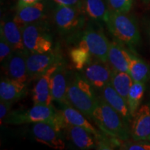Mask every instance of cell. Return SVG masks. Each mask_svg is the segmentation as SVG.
Masks as SVG:
<instances>
[{
	"mask_svg": "<svg viewBox=\"0 0 150 150\" xmlns=\"http://www.w3.org/2000/svg\"><path fill=\"white\" fill-rule=\"evenodd\" d=\"M39 122L50 123L58 131H64L67 122L60 110H56L53 106L34 104L29 109H17L11 110L4 120L3 123L6 125H24Z\"/></svg>",
	"mask_w": 150,
	"mask_h": 150,
	"instance_id": "cell-1",
	"label": "cell"
},
{
	"mask_svg": "<svg viewBox=\"0 0 150 150\" xmlns=\"http://www.w3.org/2000/svg\"><path fill=\"white\" fill-rule=\"evenodd\" d=\"M92 119L106 136L125 142L131 136L130 127L102 97H98Z\"/></svg>",
	"mask_w": 150,
	"mask_h": 150,
	"instance_id": "cell-2",
	"label": "cell"
},
{
	"mask_svg": "<svg viewBox=\"0 0 150 150\" xmlns=\"http://www.w3.org/2000/svg\"><path fill=\"white\" fill-rule=\"evenodd\" d=\"M67 99L70 106L91 118L98 97L95 89L81 73L69 72Z\"/></svg>",
	"mask_w": 150,
	"mask_h": 150,
	"instance_id": "cell-3",
	"label": "cell"
},
{
	"mask_svg": "<svg viewBox=\"0 0 150 150\" xmlns=\"http://www.w3.org/2000/svg\"><path fill=\"white\" fill-rule=\"evenodd\" d=\"M114 39L134 51L141 42V35L136 19L128 13H120L110 10L105 22Z\"/></svg>",
	"mask_w": 150,
	"mask_h": 150,
	"instance_id": "cell-4",
	"label": "cell"
},
{
	"mask_svg": "<svg viewBox=\"0 0 150 150\" xmlns=\"http://www.w3.org/2000/svg\"><path fill=\"white\" fill-rule=\"evenodd\" d=\"M86 18L83 7L56 6L53 13L54 23L58 31L69 40H72L82 31Z\"/></svg>",
	"mask_w": 150,
	"mask_h": 150,
	"instance_id": "cell-5",
	"label": "cell"
},
{
	"mask_svg": "<svg viewBox=\"0 0 150 150\" xmlns=\"http://www.w3.org/2000/svg\"><path fill=\"white\" fill-rule=\"evenodd\" d=\"M23 42L29 53H45L53 50L50 24L45 19L21 27Z\"/></svg>",
	"mask_w": 150,
	"mask_h": 150,
	"instance_id": "cell-6",
	"label": "cell"
},
{
	"mask_svg": "<svg viewBox=\"0 0 150 150\" xmlns=\"http://www.w3.org/2000/svg\"><path fill=\"white\" fill-rule=\"evenodd\" d=\"M72 39H77V45L87 48L95 59L108 63L110 42L102 29L91 24Z\"/></svg>",
	"mask_w": 150,
	"mask_h": 150,
	"instance_id": "cell-7",
	"label": "cell"
},
{
	"mask_svg": "<svg viewBox=\"0 0 150 150\" xmlns=\"http://www.w3.org/2000/svg\"><path fill=\"white\" fill-rule=\"evenodd\" d=\"M61 54L57 49L45 53H29L27 67L29 81L36 80L54 64L61 60Z\"/></svg>",
	"mask_w": 150,
	"mask_h": 150,
	"instance_id": "cell-8",
	"label": "cell"
},
{
	"mask_svg": "<svg viewBox=\"0 0 150 150\" xmlns=\"http://www.w3.org/2000/svg\"><path fill=\"white\" fill-rule=\"evenodd\" d=\"M31 133L37 142L54 149H65V143L61 132L51 124L47 122H39L31 124Z\"/></svg>",
	"mask_w": 150,
	"mask_h": 150,
	"instance_id": "cell-9",
	"label": "cell"
},
{
	"mask_svg": "<svg viewBox=\"0 0 150 150\" xmlns=\"http://www.w3.org/2000/svg\"><path fill=\"white\" fill-rule=\"evenodd\" d=\"M81 72L82 76L95 89L101 91L110 83L112 68L108 65V63L96 59L91 61Z\"/></svg>",
	"mask_w": 150,
	"mask_h": 150,
	"instance_id": "cell-10",
	"label": "cell"
},
{
	"mask_svg": "<svg viewBox=\"0 0 150 150\" xmlns=\"http://www.w3.org/2000/svg\"><path fill=\"white\" fill-rule=\"evenodd\" d=\"M69 71L65 61L62 59L51 77V94L52 99L61 104L70 105L67 99Z\"/></svg>",
	"mask_w": 150,
	"mask_h": 150,
	"instance_id": "cell-11",
	"label": "cell"
},
{
	"mask_svg": "<svg viewBox=\"0 0 150 150\" xmlns=\"http://www.w3.org/2000/svg\"><path fill=\"white\" fill-rule=\"evenodd\" d=\"M131 136L136 141H150V103L140 106L132 118Z\"/></svg>",
	"mask_w": 150,
	"mask_h": 150,
	"instance_id": "cell-12",
	"label": "cell"
},
{
	"mask_svg": "<svg viewBox=\"0 0 150 150\" xmlns=\"http://www.w3.org/2000/svg\"><path fill=\"white\" fill-rule=\"evenodd\" d=\"M61 60L50 67L36 79V83L33 89V104L52 106L53 99L51 94V77Z\"/></svg>",
	"mask_w": 150,
	"mask_h": 150,
	"instance_id": "cell-13",
	"label": "cell"
},
{
	"mask_svg": "<svg viewBox=\"0 0 150 150\" xmlns=\"http://www.w3.org/2000/svg\"><path fill=\"white\" fill-rule=\"evenodd\" d=\"M27 51H14L2 65L6 76L19 81L29 82L27 67Z\"/></svg>",
	"mask_w": 150,
	"mask_h": 150,
	"instance_id": "cell-14",
	"label": "cell"
},
{
	"mask_svg": "<svg viewBox=\"0 0 150 150\" xmlns=\"http://www.w3.org/2000/svg\"><path fill=\"white\" fill-rule=\"evenodd\" d=\"M28 94L27 83L3 76L0 81V100L14 103L25 98Z\"/></svg>",
	"mask_w": 150,
	"mask_h": 150,
	"instance_id": "cell-15",
	"label": "cell"
},
{
	"mask_svg": "<svg viewBox=\"0 0 150 150\" xmlns=\"http://www.w3.org/2000/svg\"><path fill=\"white\" fill-rule=\"evenodd\" d=\"M67 139L78 149H97V138L91 132L81 127L67 124L65 130Z\"/></svg>",
	"mask_w": 150,
	"mask_h": 150,
	"instance_id": "cell-16",
	"label": "cell"
},
{
	"mask_svg": "<svg viewBox=\"0 0 150 150\" xmlns=\"http://www.w3.org/2000/svg\"><path fill=\"white\" fill-rule=\"evenodd\" d=\"M131 51L133 50L126 48L125 45L119 41L114 40L110 42L108 63L112 70L128 72Z\"/></svg>",
	"mask_w": 150,
	"mask_h": 150,
	"instance_id": "cell-17",
	"label": "cell"
},
{
	"mask_svg": "<svg viewBox=\"0 0 150 150\" xmlns=\"http://www.w3.org/2000/svg\"><path fill=\"white\" fill-rule=\"evenodd\" d=\"M101 97L106 102L120 115L124 120L131 127L132 116L129 111L127 100L113 88L110 83L101 90Z\"/></svg>",
	"mask_w": 150,
	"mask_h": 150,
	"instance_id": "cell-18",
	"label": "cell"
},
{
	"mask_svg": "<svg viewBox=\"0 0 150 150\" xmlns=\"http://www.w3.org/2000/svg\"><path fill=\"white\" fill-rule=\"evenodd\" d=\"M46 6L42 1L17 9L13 20L20 27L45 18Z\"/></svg>",
	"mask_w": 150,
	"mask_h": 150,
	"instance_id": "cell-19",
	"label": "cell"
},
{
	"mask_svg": "<svg viewBox=\"0 0 150 150\" xmlns=\"http://www.w3.org/2000/svg\"><path fill=\"white\" fill-rule=\"evenodd\" d=\"M0 35H3L14 51H27L23 42L21 27L13 20H1Z\"/></svg>",
	"mask_w": 150,
	"mask_h": 150,
	"instance_id": "cell-20",
	"label": "cell"
},
{
	"mask_svg": "<svg viewBox=\"0 0 150 150\" xmlns=\"http://www.w3.org/2000/svg\"><path fill=\"white\" fill-rule=\"evenodd\" d=\"M60 112L67 124L82 127L93 134L97 138L102 136L100 132L87 120L86 116L73 106L70 105H63L61 106Z\"/></svg>",
	"mask_w": 150,
	"mask_h": 150,
	"instance_id": "cell-21",
	"label": "cell"
},
{
	"mask_svg": "<svg viewBox=\"0 0 150 150\" xmlns=\"http://www.w3.org/2000/svg\"><path fill=\"white\" fill-rule=\"evenodd\" d=\"M83 9L86 16L96 22H106L110 8L105 0H83Z\"/></svg>",
	"mask_w": 150,
	"mask_h": 150,
	"instance_id": "cell-22",
	"label": "cell"
},
{
	"mask_svg": "<svg viewBox=\"0 0 150 150\" xmlns=\"http://www.w3.org/2000/svg\"><path fill=\"white\" fill-rule=\"evenodd\" d=\"M129 74L136 82L145 83L150 80V65L131 51L129 63Z\"/></svg>",
	"mask_w": 150,
	"mask_h": 150,
	"instance_id": "cell-23",
	"label": "cell"
},
{
	"mask_svg": "<svg viewBox=\"0 0 150 150\" xmlns=\"http://www.w3.org/2000/svg\"><path fill=\"white\" fill-rule=\"evenodd\" d=\"M130 74L127 72L112 70L110 83L113 88L127 100L129 89L134 83Z\"/></svg>",
	"mask_w": 150,
	"mask_h": 150,
	"instance_id": "cell-24",
	"label": "cell"
},
{
	"mask_svg": "<svg viewBox=\"0 0 150 150\" xmlns=\"http://www.w3.org/2000/svg\"><path fill=\"white\" fill-rule=\"evenodd\" d=\"M145 91V83L142 82L134 81L129 89L127 102L132 118L140 106Z\"/></svg>",
	"mask_w": 150,
	"mask_h": 150,
	"instance_id": "cell-25",
	"label": "cell"
},
{
	"mask_svg": "<svg viewBox=\"0 0 150 150\" xmlns=\"http://www.w3.org/2000/svg\"><path fill=\"white\" fill-rule=\"evenodd\" d=\"M70 59L76 70L81 71L92 61V56L85 47L77 45L71 49L70 52Z\"/></svg>",
	"mask_w": 150,
	"mask_h": 150,
	"instance_id": "cell-26",
	"label": "cell"
},
{
	"mask_svg": "<svg viewBox=\"0 0 150 150\" xmlns=\"http://www.w3.org/2000/svg\"><path fill=\"white\" fill-rule=\"evenodd\" d=\"M110 10L120 13H129L132 8L134 0H107Z\"/></svg>",
	"mask_w": 150,
	"mask_h": 150,
	"instance_id": "cell-27",
	"label": "cell"
},
{
	"mask_svg": "<svg viewBox=\"0 0 150 150\" xmlns=\"http://www.w3.org/2000/svg\"><path fill=\"white\" fill-rule=\"evenodd\" d=\"M13 52V49L10 44L7 42L3 35H0V62L1 66L8 61Z\"/></svg>",
	"mask_w": 150,
	"mask_h": 150,
	"instance_id": "cell-28",
	"label": "cell"
},
{
	"mask_svg": "<svg viewBox=\"0 0 150 150\" xmlns=\"http://www.w3.org/2000/svg\"><path fill=\"white\" fill-rule=\"evenodd\" d=\"M120 149L127 150H150V141H136L133 142H124Z\"/></svg>",
	"mask_w": 150,
	"mask_h": 150,
	"instance_id": "cell-29",
	"label": "cell"
},
{
	"mask_svg": "<svg viewBox=\"0 0 150 150\" xmlns=\"http://www.w3.org/2000/svg\"><path fill=\"white\" fill-rule=\"evenodd\" d=\"M13 103L6 102V101L0 100V121L1 125H2L4 118L11 112V108Z\"/></svg>",
	"mask_w": 150,
	"mask_h": 150,
	"instance_id": "cell-30",
	"label": "cell"
},
{
	"mask_svg": "<svg viewBox=\"0 0 150 150\" xmlns=\"http://www.w3.org/2000/svg\"><path fill=\"white\" fill-rule=\"evenodd\" d=\"M56 6L83 7V0H51Z\"/></svg>",
	"mask_w": 150,
	"mask_h": 150,
	"instance_id": "cell-31",
	"label": "cell"
},
{
	"mask_svg": "<svg viewBox=\"0 0 150 150\" xmlns=\"http://www.w3.org/2000/svg\"><path fill=\"white\" fill-rule=\"evenodd\" d=\"M41 1H43V0H18V4H17V9Z\"/></svg>",
	"mask_w": 150,
	"mask_h": 150,
	"instance_id": "cell-32",
	"label": "cell"
},
{
	"mask_svg": "<svg viewBox=\"0 0 150 150\" xmlns=\"http://www.w3.org/2000/svg\"><path fill=\"white\" fill-rule=\"evenodd\" d=\"M147 35L148 37H149V40H150V22H149V23L147 24Z\"/></svg>",
	"mask_w": 150,
	"mask_h": 150,
	"instance_id": "cell-33",
	"label": "cell"
},
{
	"mask_svg": "<svg viewBox=\"0 0 150 150\" xmlns=\"http://www.w3.org/2000/svg\"><path fill=\"white\" fill-rule=\"evenodd\" d=\"M141 1L145 4H149L150 0H141Z\"/></svg>",
	"mask_w": 150,
	"mask_h": 150,
	"instance_id": "cell-34",
	"label": "cell"
}]
</instances>
